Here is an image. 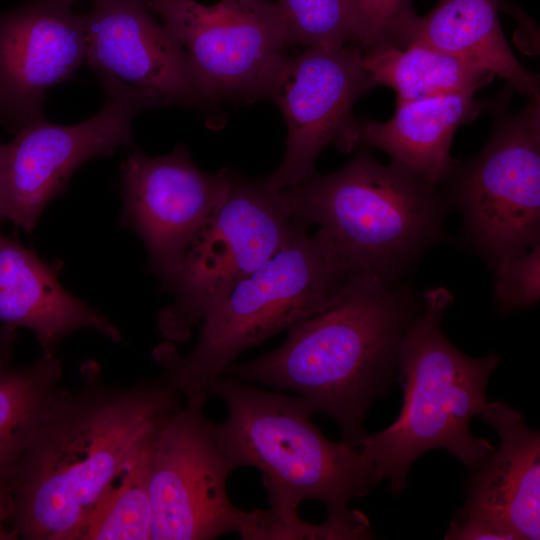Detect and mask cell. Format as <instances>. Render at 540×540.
Segmentation results:
<instances>
[{
  "mask_svg": "<svg viewBox=\"0 0 540 540\" xmlns=\"http://www.w3.org/2000/svg\"><path fill=\"white\" fill-rule=\"evenodd\" d=\"M160 375L129 387L81 369L49 396L11 478L10 524L25 540H79L88 519L181 404Z\"/></svg>",
  "mask_w": 540,
  "mask_h": 540,
  "instance_id": "obj_1",
  "label": "cell"
},
{
  "mask_svg": "<svg viewBox=\"0 0 540 540\" xmlns=\"http://www.w3.org/2000/svg\"><path fill=\"white\" fill-rule=\"evenodd\" d=\"M421 309L398 281L349 274L323 308L287 329L277 349L233 362L222 375L295 392L353 444L366 434V413L390 383L402 337Z\"/></svg>",
  "mask_w": 540,
  "mask_h": 540,
  "instance_id": "obj_2",
  "label": "cell"
},
{
  "mask_svg": "<svg viewBox=\"0 0 540 540\" xmlns=\"http://www.w3.org/2000/svg\"><path fill=\"white\" fill-rule=\"evenodd\" d=\"M451 302L452 294L444 287L423 293L422 309L398 350L401 412L384 430L352 444L376 485L389 480L394 495L406 487L414 461L429 450H447L472 472L494 449L488 440L475 437L469 424L488 401L486 387L500 359L494 353L469 357L445 337L441 321Z\"/></svg>",
  "mask_w": 540,
  "mask_h": 540,
  "instance_id": "obj_3",
  "label": "cell"
},
{
  "mask_svg": "<svg viewBox=\"0 0 540 540\" xmlns=\"http://www.w3.org/2000/svg\"><path fill=\"white\" fill-rule=\"evenodd\" d=\"M292 217L316 233L346 274L398 281L441 237L445 202L407 167L361 147L341 169L281 189Z\"/></svg>",
  "mask_w": 540,
  "mask_h": 540,
  "instance_id": "obj_4",
  "label": "cell"
},
{
  "mask_svg": "<svg viewBox=\"0 0 540 540\" xmlns=\"http://www.w3.org/2000/svg\"><path fill=\"white\" fill-rule=\"evenodd\" d=\"M210 395L227 407L226 420L217 424L226 449L238 468L260 471L271 509L294 517L302 501L315 499L328 520L371 533L368 519L349 509L353 498L376 486L371 469L354 445L324 436L304 399L224 375Z\"/></svg>",
  "mask_w": 540,
  "mask_h": 540,
  "instance_id": "obj_5",
  "label": "cell"
},
{
  "mask_svg": "<svg viewBox=\"0 0 540 540\" xmlns=\"http://www.w3.org/2000/svg\"><path fill=\"white\" fill-rule=\"evenodd\" d=\"M309 224L292 217L284 245L202 320L191 352L155 351L161 374L187 403L206 404L212 384L245 350L323 308L347 276Z\"/></svg>",
  "mask_w": 540,
  "mask_h": 540,
  "instance_id": "obj_6",
  "label": "cell"
},
{
  "mask_svg": "<svg viewBox=\"0 0 540 540\" xmlns=\"http://www.w3.org/2000/svg\"><path fill=\"white\" fill-rule=\"evenodd\" d=\"M292 215L281 190L266 177L228 169L226 192L162 287L173 296L158 327L171 341H185L243 279L286 242Z\"/></svg>",
  "mask_w": 540,
  "mask_h": 540,
  "instance_id": "obj_7",
  "label": "cell"
},
{
  "mask_svg": "<svg viewBox=\"0 0 540 540\" xmlns=\"http://www.w3.org/2000/svg\"><path fill=\"white\" fill-rule=\"evenodd\" d=\"M495 108L486 145L445 178L467 242L491 268L540 243V97L516 113Z\"/></svg>",
  "mask_w": 540,
  "mask_h": 540,
  "instance_id": "obj_8",
  "label": "cell"
},
{
  "mask_svg": "<svg viewBox=\"0 0 540 540\" xmlns=\"http://www.w3.org/2000/svg\"><path fill=\"white\" fill-rule=\"evenodd\" d=\"M97 77L105 94L97 114L73 126L51 123L42 116L0 145L1 221L32 232L46 206L66 191L76 169L91 158L131 146L136 115L170 105L112 77Z\"/></svg>",
  "mask_w": 540,
  "mask_h": 540,
  "instance_id": "obj_9",
  "label": "cell"
},
{
  "mask_svg": "<svg viewBox=\"0 0 540 540\" xmlns=\"http://www.w3.org/2000/svg\"><path fill=\"white\" fill-rule=\"evenodd\" d=\"M178 40L213 103L269 98L290 45L272 0H144Z\"/></svg>",
  "mask_w": 540,
  "mask_h": 540,
  "instance_id": "obj_10",
  "label": "cell"
},
{
  "mask_svg": "<svg viewBox=\"0 0 540 540\" xmlns=\"http://www.w3.org/2000/svg\"><path fill=\"white\" fill-rule=\"evenodd\" d=\"M205 404L187 403L159 428L151 449V539L209 540L237 532L243 511L227 494L238 467Z\"/></svg>",
  "mask_w": 540,
  "mask_h": 540,
  "instance_id": "obj_11",
  "label": "cell"
},
{
  "mask_svg": "<svg viewBox=\"0 0 540 540\" xmlns=\"http://www.w3.org/2000/svg\"><path fill=\"white\" fill-rule=\"evenodd\" d=\"M356 45L305 48L283 63L269 98L286 121V151L266 176L278 190L310 179L319 153L337 145L354 119L352 108L375 83Z\"/></svg>",
  "mask_w": 540,
  "mask_h": 540,
  "instance_id": "obj_12",
  "label": "cell"
},
{
  "mask_svg": "<svg viewBox=\"0 0 540 540\" xmlns=\"http://www.w3.org/2000/svg\"><path fill=\"white\" fill-rule=\"evenodd\" d=\"M227 184L228 168L218 173L202 170L184 144L157 157L133 150L123 161L120 222L141 238L148 268L161 283L176 270L221 202Z\"/></svg>",
  "mask_w": 540,
  "mask_h": 540,
  "instance_id": "obj_13",
  "label": "cell"
},
{
  "mask_svg": "<svg viewBox=\"0 0 540 540\" xmlns=\"http://www.w3.org/2000/svg\"><path fill=\"white\" fill-rule=\"evenodd\" d=\"M497 432L500 445L471 472L463 507L446 539L540 538V434L505 403L487 401L477 415Z\"/></svg>",
  "mask_w": 540,
  "mask_h": 540,
  "instance_id": "obj_14",
  "label": "cell"
},
{
  "mask_svg": "<svg viewBox=\"0 0 540 540\" xmlns=\"http://www.w3.org/2000/svg\"><path fill=\"white\" fill-rule=\"evenodd\" d=\"M84 21L86 63L96 76L112 77L169 104L204 109L215 105L181 44L144 0H93Z\"/></svg>",
  "mask_w": 540,
  "mask_h": 540,
  "instance_id": "obj_15",
  "label": "cell"
},
{
  "mask_svg": "<svg viewBox=\"0 0 540 540\" xmlns=\"http://www.w3.org/2000/svg\"><path fill=\"white\" fill-rule=\"evenodd\" d=\"M86 63L84 15L53 0L0 13V123L17 133L43 116L47 90Z\"/></svg>",
  "mask_w": 540,
  "mask_h": 540,
  "instance_id": "obj_16",
  "label": "cell"
},
{
  "mask_svg": "<svg viewBox=\"0 0 540 540\" xmlns=\"http://www.w3.org/2000/svg\"><path fill=\"white\" fill-rule=\"evenodd\" d=\"M59 267L41 260L33 249L0 235V321L15 330L29 329L42 355L55 356L65 337L93 329L113 342L118 328L102 313L61 285Z\"/></svg>",
  "mask_w": 540,
  "mask_h": 540,
  "instance_id": "obj_17",
  "label": "cell"
},
{
  "mask_svg": "<svg viewBox=\"0 0 540 540\" xmlns=\"http://www.w3.org/2000/svg\"><path fill=\"white\" fill-rule=\"evenodd\" d=\"M488 107L474 92H458L396 103L391 119H353L337 143L342 152L375 147L433 186L448 176L453 136L462 124L475 120Z\"/></svg>",
  "mask_w": 540,
  "mask_h": 540,
  "instance_id": "obj_18",
  "label": "cell"
},
{
  "mask_svg": "<svg viewBox=\"0 0 540 540\" xmlns=\"http://www.w3.org/2000/svg\"><path fill=\"white\" fill-rule=\"evenodd\" d=\"M498 0H439L425 16L415 14L394 45H426L505 79L525 96L539 94V75L515 57L502 31Z\"/></svg>",
  "mask_w": 540,
  "mask_h": 540,
  "instance_id": "obj_19",
  "label": "cell"
},
{
  "mask_svg": "<svg viewBox=\"0 0 540 540\" xmlns=\"http://www.w3.org/2000/svg\"><path fill=\"white\" fill-rule=\"evenodd\" d=\"M362 62L375 85L396 91V103L450 93H475L495 76L459 57L416 43L403 48L392 44L378 46L363 52Z\"/></svg>",
  "mask_w": 540,
  "mask_h": 540,
  "instance_id": "obj_20",
  "label": "cell"
},
{
  "mask_svg": "<svg viewBox=\"0 0 540 540\" xmlns=\"http://www.w3.org/2000/svg\"><path fill=\"white\" fill-rule=\"evenodd\" d=\"M62 359L45 356L30 366L0 364V488L11 478L49 396L59 387ZM9 492V491H8Z\"/></svg>",
  "mask_w": 540,
  "mask_h": 540,
  "instance_id": "obj_21",
  "label": "cell"
},
{
  "mask_svg": "<svg viewBox=\"0 0 540 540\" xmlns=\"http://www.w3.org/2000/svg\"><path fill=\"white\" fill-rule=\"evenodd\" d=\"M152 443L153 441L131 463L97 506L82 529L79 540L151 539L153 526L150 495Z\"/></svg>",
  "mask_w": 540,
  "mask_h": 540,
  "instance_id": "obj_22",
  "label": "cell"
},
{
  "mask_svg": "<svg viewBox=\"0 0 540 540\" xmlns=\"http://www.w3.org/2000/svg\"><path fill=\"white\" fill-rule=\"evenodd\" d=\"M290 45L335 48L352 42L348 0H279Z\"/></svg>",
  "mask_w": 540,
  "mask_h": 540,
  "instance_id": "obj_23",
  "label": "cell"
},
{
  "mask_svg": "<svg viewBox=\"0 0 540 540\" xmlns=\"http://www.w3.org/2000/svg\"><path fill=\"white\" fill-rule=\"evenodd\" d=\"M244 540H303V539H367L371 536L326 519L319 525L297 516L284 517L271 509L244 510L239 528Z\"/></svg>",
  "mask_w": 540,
  "mask_h": 540,
  "instance_id": "obj_24",
  "label": "cell"
},
{
  "mask_svg": "<svg viewBox=\"0 0 540 540\" xmlns=\"http://www.w3.org/2000/svg\"><path fill=\"white\" fill-rule=\"evenodd\" d=\"M352 42L363 52L394 45L402 26L416 13L411 0H348Z\"/></svg>",
  "mask_w": 540,
  "mask_h": 540,
  "instance_id": "obj_25",
  "label": "cell"
},
{
  "mask_svg": "<svg viewBox=\"0 0 540 540\" xmlns=\"http://www.w3.org/2000/svg\"><path fill=\"white\" fill-rule=\"evenodd\" d=\"M494 300L503 313L527 308L540 298V243L492 268Z\"/></svg>",
  "mask_w": 540,
  "mask_h": 540,
  "instance_id": "obj_26",
  "label": "cell"
},
{
  "mask_svg": "<svg viewBox=\"0 0 540 540\" xmlns=\"http://www.w3.org/2000/svg\"><path fill=\"white\" fill-rule=\"evenodd\" d=\"M11 499L9 492L0 488V540H14L18 536L10 524Z\"/></svg>",
  "mask_w": 540,
  "mask_h": 540,
  "instance_id": "obj_27",
  "label": "cell"
},
{
  "mask_svg": "<svg viewBox=\"0 0 540 540\" xmlns=\"http://www.w3.org/2000/svg\"><path fill=\"white\" fill-rule=\"evenodd\" d=\"M15 330L0 326V364H7L12 357Z\"/></svg>",
  "mask_w": 540,
  "mask_h": 540,
  "instance_id": "obj_28",
  "label": "cell"
},
{
  "mask_svg": "<svg viewBox=\"0 0 540 540\" xmlns=\"http://www.w3.org/2000/svg\"><path fill=\"white\" fill-rule=\"evenodd\" d=\"M59 4H62L64 6L72 7V5L80 0H53Z\"/></svg>",
  "mask_w": 540,
  "mask_h": 540,
  "instance_id": "obj_29",
  "label": "cell"
},
{
  "mask_svg": "<svg viewBox=\"0 0 540 540\" xmlns=\"http://www.w3.org/2000/svg\"><path fill=\"white\" fill-rule=\"evenodd\" d=\"M0 222H1V219H0ZM0 235H1V233H0Z\"/></svg>",
  "mask_w": 540,
  "mask_h": 540,
  "instance_id": "obj_30",
  "label": "cell"
}]
</instances>
